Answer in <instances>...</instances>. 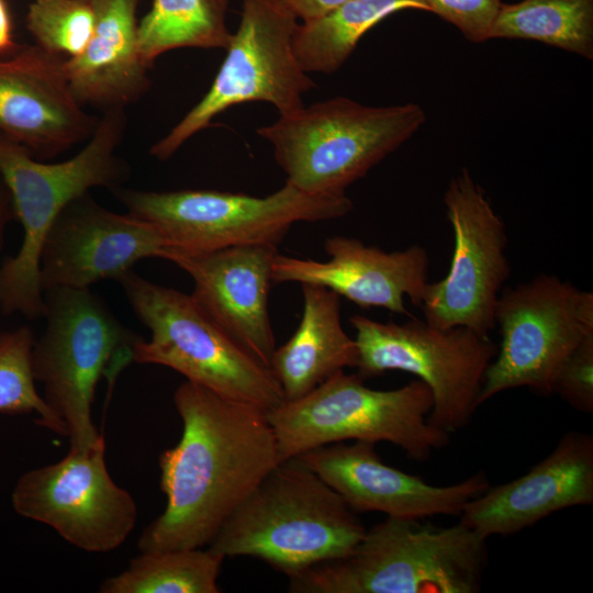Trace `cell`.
<instances>
[{"label":"cell","instance_id":"obj_7","mask_svg":"<svg viewBox=\"0 0 593 593\" xmlns=\"http://www.w3.org/2000/svg\"><path fill=\"white\" fill-rule=\"evenodd\" d=\"M433 396L421 380L374 390L357 373L340 371L306 395L267 412L281 460L327 444L391 443L413 460H427L446 447L450 434L433 426Z\"/></svg>","mask_w":593,"mask_h":593},{"label":"cell","instance_id":"obj_4","mask_svg":"<svg viewBox=\"0 0 593 593\" xmlns=\"http://www.w3.org/2000/svg\"><path fill=\"white\" fill-rule=\"evenodd\" d=\"M345 500L299 458L282 460L221 527L210 550L247 556L293 575L348 553L366 527Z\"/></svg>","mask_w":593,"mask_h":593},{"label":"cell","instance_id":"obj_10","mask_svg":"<svg viewBox=\"0 0 593 593\" xmlns=\"http://www.w3.org/2000/svg\"><path fill=\"white\" fill-rule=\"evenodd\" d=\"M358 349L357 374L363 380L388 371L416 376L430 390L428 422L456 433L471 421L485 371L497 353L489 335L467 327L437 328L410 317L403 323L349 317Z\"/></svg>","mask_w":593,"mask_h":593},{"label":"cell","instance_id":"obj_32","mask_svg":"<svg viewBox=\"0 0 593 593\" xmlns=\"http://www.w3.org/2000/svg\"><path fill=\"white\" fill-rule=\"evenodd\" d=\"M20 44L14 41L13 22L4 0H0V56L13 54Z\"/></svg>","mask_w":593,"mask_h":593},{"label":"cell","instance_id":"obj_20","mask_svg":"<svg viewBox=\"0 0 593 593\" xmlns=\"http://www.w3.org/2000/svg\"><path fill=\"white\" fill-rule=\"evenodd\" d=\"M593 503V437L570 430L524 475L469 501L460 522L485 538L512 535L548 515Z\"/></svg>","mask_w":593,"mask_h":593},{"label":"cell","instance_id":"obj_9","mask_svg":"<svg viewBox=\"0 0 593 593\" xmlns=\"http://www.w3.org/2000/svg\"><path fill=\"white\" fill-rule=\"evenodd\" d=\"M118 282L136 317L150 332L133 362L158 365L234 401L271 411L284 401L271 369L238 345L192 299L131 270Z\"/></svg>","mask_w":593,"mask_h":593},{"label":"cell","instance_id":"obj_1","mask_svg":"<svg viewBox=\"0 0 593 593\" xmlns=\"http://www.w3.org/2000/svg\"><path fill=\"white\" fill-rule=\"evenodd\" d=\"M174 403L179 443L159 456L164 512L141 534V552L202 548L281 460L267 411L184 381Z\"/></svg>","mask_w":593,"mask_h":593},{"label":"cell","instance_id":"obj_11","mask_svg":"<svg viewBox=\"0 0 593 593\" xmlns=\"http://www.w3.org/2000/svg\"><path fill=\"white\" fill-rule=\"evenodd\" d=\"M295 16L280 0H242L240 21L226 56L203 98L158 142L149 154L167 160L193 135L233 105L267 102L279 114L303 107L315 87L299 65L292 40Z\"/></svg>","mask_w":593,"mask_h":593},{"label":"cell","instance_id":"obj_33","mask_svg":"<svg viewBox=\"0 0 593 593\" xmlns=\"http://www.w3.org/2000/svg\"><path fill=\"white\" fill-rule=\"evenodd\" d=\"M12 220H15V214L11 193L0 172V254L4 247L7 230Z\"/></svg>","mask_w":593,"mask_h":593},{"label":"cell","instance_id":"obj_31","mask_svg":"<svg viewBox=\"0 0 593 593\" xmlns=\"http://www.w3.org/2000/svg\"><path fill=\"white\" fill-rule=\"evenodd\" d=\"M282 4L302 23L325 18L348 0H280Z\"/></svg>","mask_w":593,"mask_h":593},{"label":"cell","instance_id":"obj_30","mask_svg":"<svg viewBox=\"0 0 593 593\" xmlns=\"http://www.w3.org/2000/svg\"><path fill=\"white\" fill-rule=\"evenodd\" d=\"M433 12L456 26L470 42L489 40L501 0H424Z\"/></svg>","mask_w":593,"mask_h":593},{"label":"cell","instance_id":"obj_29","mask_svg":"<svg viewBox=\"0 0 593 593\" xmlns=\"http://www.w3.org/2000/svg\"><path fill=\"white\" fill-rule=\"evenodd\" d=\"M552 394H558L579 412L593 413V333L559 367L552 382Z\"/></svg>","mask_w":593,"mask_h":593},{"label":"cell","instance_id":"obj_23","mask_svg":"<svg viewBox=\"0 0 593 593\" xmlns=\"http://www.w3.org/2000/svg\"><path fill=\"white\" fill-rule=\"evenodd\" d=\"M405 9L428 11L424 0H348L321 20L298 24L292 40L295 58L307 74H332L370 29Z\"/></svg>","mask_w":593,"mask_h":593},{"label":"cell","instance_id":"obj_24","mask_svg":"<svg viewBox=\"0 0 593 593\" xmlns=\"http://www.w3.org/2000/svg\"><path fill=\"white\" fill-rule=\"evenodd\" d=\"M230 0H152L138 21V53L152 69L164 53L178 48L214 49L228 46L226 16Z\"/></svg>","mask_w":593,"mask_h":593},{"label":"cell","instance_id":"obj_28","mask_svg":"<svg viewBox=\"0 0 593 593\" xmlns=\"http://www.w3.org/2000/svg\"><path fill=\"white\" fill-rule=\"evenodd\" d=\"M93 23L90 0H33L25 16L34 44L66 60L86 49Z\"/></svg>","mask_w":593,"mask_h":593},{"label":"cell","instance_id":"obj_22","mask_svg":"<svg viewBox=\"0 0 593 593\" xmlns=\"http://www.w3.org/2000/svg\"><path fill=\"white\" fill-rule=\"evenodd\" d=\"M301 290L300 324L270 362L284 401L306 395L345 368H356L358 360L356 342L342 325L340 296L317 284L302 283Z\"/></svg>","mask_w":593,"mask_h":593},{"label":"cell","instance_id":"obj_8","mask_svg":"<svg viewBox=\"0 0 593 593\" xmlns=\"http://www.w3.org/2000/svg\"><path fill=\"white\" fill-rule=\"evenodd\" d=\"M112 192L127 213L159 230L167 250L180 253L249 245L278 247L293 224L339 219L353 210L346 193H309L288 182L266 197L210 189L120 187Z\"/></svg>","mask_w":593,"mask_h":593},{"label":"cell","instance_id":"obj_21","mask_svg":"<svg viewBox=\"0 0 593 593\" xmlns=\"http://www.w3.org/2000/svg\"><path fill=\"white\" fill-rule=\"evenodd\" d=\"M141 0H90L94 23L86 49L65 59L70 88L83 107L125 109L149 89V69L138 53Z\"/></svg>","mask_w":593,"mask_h":593},{"label":"cell","instance_id":"obj_19","mask_svg":"<svg viewBox=\"0 0 593 593\" xmlns=\"http://www.w3.org/2000/svg\"><path fill=\"white\" fill-rule=\"evenodd\" d=\"M325 261L277 254L273 283L299 282L322 286L361 309L381 307L413 317L405 307L409 298L419 307L428 283L429 257L421 245L385 251L360 239L331 236L324 242Z\"/></svg>","mask_w":593,"mask_h":593},{"label":"cell","instance_id":"obj_6","mask_svg":"<svg viewBox=\"0 0 593 593\" xmlns=\"http://www.w3.org/2000/svg\"><path fill=\"white\" fill-rule=\"evenodd\" d=\"M425 120L415 103L369 107L336 97L282 114L257 134L272 145L286 182L309 193H345Z\"/></svg>","mask_w":593,"mask_h":593},{"label":"cell","instance_id":"obj_25","mask_svg":"<svg viewBox=\"0 0 593 593\" xmlns=\"http://www.w3.org/2000/svg\"><path fill=\"white\" fill-rule=\"evenodd\" d=\"M529 40L593 58V0L501 3L489 40Z\"/></svg>","mask_w":593,"mask_h":593},{"label":"cell","instance_id":"obj_3","mask_svg":"<svg viewBox=\"0 0 593 593\" xmlns=\"http://www.w3.org/2000/svg\"><path fill=\"white\" fill-rule=\"evenodd\" d=\"M488 563L486 538L450 527L387 517L345 556L288 577L291 593H477Z\"/></svg>","mask_w":593,"mask_h":593},{"label":"cell","instance_id":"obj_17","mask_svg":"<svg viewBox=\"0 0 593 593\" xmlns=\"http://www.w3.org/2000/svg\"><path fill=\"white\" fill-rule=\"evenodd\" d=\"M374 446L361 440L339 441L313 448L296 458L355 512H380L387 517L460 516L466 504L490 486L483 471L451 485H433L382 462Z\"/></svg>","mask_w":593,"mask_h":593},{"label":"cell","instance_id":"obj_2","mask_svg":"<svg viewBox=\"0 0 593 593\" xmlns=\"http://www.w3.org/2000/svg\"><path fill=\"white\" fill-rule=\"evenodd\" d=\"M124 109L102 112L85 146L59 163H44L25 147L0 134V172L11 193L15 220L23 228L18 253L0 266V311L27 320L44 317L40 256L59 213L92 188L113 191L130 176L116 150L126 130Z\"/></svg>","mask_w":593,"mask_h":593},{"label":"cell","instance_id":"obj_18","mask_svg":"<svg viewBox=\"0 0 593 593\" xmlns=\"http://www.w3.org/2000/svg\"><path fill=\"white\" fill-rule=\"evenodd\" d=\"M278 253L276 246L249 245L203 253L167 250L163 256L192 278L190 295L197 304L269 368L276 340L268 298Z\"/></svg>","mask_w":593,"mask_h":593},{"label":"cell","instance_id":"obj_13","mask_svg":"<svg viewBox=\"0 0 593 593\" xmlns=\"http://www.w3.org/2000/svg\"><path fill=\"white\" fill-rule=\"evenodd\" d=\"M444 204L454 233L451 262L446 277L427 283L419 309L434 327L489 335L511 275L505 225L467 168L449 181Z\"/></svg>","mask_w":593,"mask_h":593},{"label":"cell","instance_id":"obj_16","mask_svg":"<svg viewBox=\"0 0 593 593\" xmlns=\"http://www.w3.org/2000/svg\"><path fill=\"white\" fill-rule=\"evenodd\" d=\"M64 65L35 44L0 56V134L40 160L87 142L99 121L75 97Z\"/></svg>","mask_w":593,"mask_h":593},{"label":"cell","instance_id":"obj_26","mask_svg":"<svg viewBox=\"0 0 593 593\" xmlns=\"http://www.w3.org/2000/svg\"><path fill=\"white\" fill-rule=\"evenodd\" d=\"M225 558L212 550L141 552L126 570L104 580L101 593H219Z\"/></svg>","mask_w":593,"mask_h":593},{"label":"cell","instance_id":"obj_15","mask_svg":"<svg viewBox=\"0 0 593 593\" xmlns=\"http://www.w3.org/2000/svg\"><path fill=\"white\" fill-rule=\"evenodd\" d=\"M168 244L152 223L99 204L87 192L56 217L40 256L43 291L90 289L102 280H119L145 258H163Z\"/></svg>","mask_w":593,"mask_h":593},{"label":"cell","instance_id":"obj_27","mask_svg":"<svg viewBox=\"0 0 593 593\" xmlns=\"http://www.w3.org/2000/svg\"><path fill=\"white\" fill-rule=\"evenodd\" d=\"M34 342L27 325L0 333V413H35L41 426L64 436L60 423L35 388L31 367Z\"/></svg>","mask_w":593,"mask_h":593},{"label":"cell","instance_id":"obj_12","mask_svg":"<svg viewBox=\"0 0 593 593\" xmlns=\"http://www.w3.org/2000/svg\"><path fill=\"white\" fill-rule=\"evenodd\" d=\"M494 318L501 343L485 371L479 404L523 387L549 395L561 363L593 333V293L541 273L502 289Z\"/></svg>","mask_w":593,"mask_h":593},{"label":"cell","instance_id":"obj_5","mask_svg":"<svg viewBox=\"0 0 593 593\" xmlns=\"http://www.w3.org/2000/svg\"><path fill=\"white\" fill-rule=\"evenodd\" d=\"M44 302L46 326L32 348V373L70 450H89L104 441L91 417L98 382L103 376L112 381L132 362L143 337L90 289H47Z\"/></svg>","mask_w":593,"mask_h":593},{"label":"cell","instance_id":"obj_14","mask_svg":"<svg viewBox=\"0 0 593 593\" xmlns=\"http://www.w3.org/2000/svg\"><path fill=\"white\" fill-rule=\"evenodd\" d=\"M104 441L24 472L11 501L14 511L52 527L72 546L96 553L119 548L137 521V505L108 472Z\"/></svg>","mask_w":593,"mask_h":593}]
</instances>
